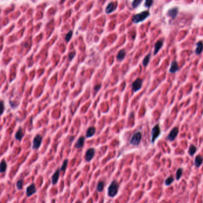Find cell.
<instances>
[{"label": "cell", "instance_id": "obj_27", "mask_svg": "<svg viewBox=\"0 0 203 203\" xmlns=\"http://www.w3.org/2000/svg\"><path fill=\"white\" fill-rule=\"evenodd\" d=\"M182 174H183V169L180 168L179 169H178V170H176V180H179L180 178L182 177Z\"/></svg>", "mask_w": 203, "mask_h": 203}, {"label": "cell", "instance_id": "obj_14", "mask_svg": "<svg viewBox=\"0 0 203 203\" xmlns=\"http://www.w3.org/2000/svg\"><path fill=\"white\" fill-rule=\"evenodd\" d=\"M163 45V40H157L156 43L155 45V49H154V55H156L160 50V49L162 48Z\"/></svg>", "mask_w": 203, "mask_h": 203}, {"label": "cell", "instance_id": "obj_23", "mask_svg": "<svg viewBox=\"0 0 203 203\" xmlns=\"http://www.w3.org/2000/svg\"><path fill=\"white\" fill-rule=\"evenodd\" d=\"M197 151V147L194 145V144H191L188 149L189 155H190L191 156H193L195 154V153H196Z\"/></svg>", "mask_w": 203, "mask_h": 203}, {"label": "cell", "instance_id": "obj_6", "mask_svg": "<svg viewBox=\"0 0 203 203\" xmlns=\"http://www.w3.org/2000/svg\"><path fill=\"white\" fill-rule=\"evenodd\" d=\"M42 142V137L40 135L37 134L33 140L32 148L34 150L38 149L41 146Z\"/></svg>", "mask_w": 203, "mask_h": 203}, {"label": "cell", "instance_id": "obj_26", "mask_svg": "<svg viewBox=\"0 0 203 203\" xmlns=\"http://www.w3.org/2000/svg\"><path fill=\"white\" fill-rule=\"evenodd\" d=\"M174 180H175V179H174V176H169V177L166 178V180H165V185H166V186L170 185L171 184H172L173 182H174Z\"/></svg>", "mask_w": 203, "mask_h": 203}, {"label": "cell", "instance_id": "obj_22", "mask_svg": "<svg viewBox=\"0 0 203 203\" xmlns=\"http://www.w3.org/2000/svg\"><path fill=\"white\" fill-rule=\"evenodd\" d=\"M7 164L5 160H3L0 163V173L3 174L7 170Z\"/></svg>", "mask_w": 203, "mask_h": 203}, {"label": "cell", "instance_id": "obj_16", "mask_svg": "<svg viewBox=\"0 0 203 203\" xmlns=\"http://www.w3.org/2000/svg\"><path fill=\"white\" fill-rule=\"evenodd\" d=\"M203 50V43L201 41H199L196 44V48L195 49V53L196 55H200Z\"/></svg>", "mask_w": 203, "mask_h": 203}, {"label": "cell", "instance_id": "obj_21", "mask_svg": "<svg viewBox=\"0 0 203 203\" xmlns=\"http://www.w3.org/2000/svg\"><path fill=\"white\" fill-rule=\"evenodd\" d=\"M105 185V183L104 181H103V180L99 181L97 184L96 191L98 192H102L103 191V189H104Z\"/></svg>", "mask_w": 203, "mask_h": 203}, {"label": "cell", "instance_id": "obj_33", "mask_svg": "<svg viewBox=\"0 0 203 203\" xmlns=\"http://www.w3.org/2000/svg\"><path fill=\"white\" fill-rule=\"evenodd\" d=\"M76 51H71V52H69V53L68 54V59H69V61H71V60H72L73 58L75 57V56H76Z\"/></svg>", "mask_w": 203, "mask_h": 203}, {"label": "cell", "instance_id": "obj_29", "mask_svg": "<svg viewBox=\"0 0 203 203\" xmlns=\"http://www.w3.org/2000/svg\"><path fill=\"white\" fill-rule=\"evenodd\" d=\"M72 36H73V32L71 31H70L68 32L67 33L66 36H65V41H66L67 42H68L69 41L71 40V37H72Z\"/></svg>", "mask_w": 203, "mask_h": 203}, {"label": "cell", "instance_id": "obj_18", "mask_svg": "<svg viewBox=\"0 0 203 203\" xmlns=\"http://www.w3.org/2000/svg\"><path fill=\"white\" fill-rule=\"evenodd\" d=\"M126 55V52L124 49H121L118 52V53L116 55V59L118 61H122L124 59Z\"/></svg>", "mask_w": 203, "mask_h": 203}, {"label": "cell", "instance_id": "obj_15", "mask_svg": "<svg viewBox=\"0 0 203 203\" xmlns=\"http://www.w3.org/2000/svg\"><path fill=\"white\" fill-rule=\"evenodd\" d=\"M84 142H85V138L84 136H81L80 138L78 139V140L77 141V142L75 144V147L78 148H81L84 146Z\"/></svg>", "mask_w": 203, "mask_h": 203}, {"label": "cell", "instance_id": "obj_20", "mask_svg": "<svg viewBox=\"0 0 203 203\" xmlns=\"http://www.w3.org/2000/svg\"><path fill=\"white\" fill-rule=\"evenodd\" d=\"M23 136H24L22 128L20 127L19 128H18V131H17L16 133V135H15V138H16L17 140H18L19 141H20L22 140Z\"/></svg>", "mask_w": 203, "mask_h": 203}, {"label": "cell", "instance_id": "obj_19", "mask_svg": "<svg viewBox=\"0 0 203 203\" xmlns=\"http://www.w3.org/2000/svg\"><path fill=\"white\" fill-rule=\"evenodd\" d=\"M203 163V158L200 155H197L196 157L195 158V166L197 167V168H199L200 167L201 165Z\"/></svg>", "mask_w": 203, "mask_h": 203}, {"label": "cell", "instance_id": "obj_35", "mask_svg": "<svg viewBox=\"0 0 203 203\" xmlns=\"http://www.w3.org/2000/svg\"><path fill=\"white\" fill-rule=\"evenodd\" d=\"M76 203H82V201H77Z\"/></svg>", "mask_w": 203, "mask_h": 203}, {"label": "cell", "instance_id": "obj_11", "mask_svg": "<svg viewBox=\"0 0 203 203\" xmlns=\"http://www.w3.org/2000/svg\"><path fill=\"white\" fill-rule=\"evenodd\" d=\"M60 169L58 168L56 169V171L54 173V174L52 175L51 179H52V184L53 185H55L56 184H57L59 180V175H60Z\"/></svg>", "mask_w": 203, "mask_h": 203}, {"label": "cell", "instance_id": "obj_8", "mask_svg": "<svg viewBox=\"0 0 203 203\" xmlns=\"http://www.w3.org/2000/svg\"><path fill=\"white\" fill-rule=\"evenodd\" d=\"M95 155V149L93 148H90L86 152L85 160L86 161L89 162L93 159Z\"/></svg>", "mask_w": 203, "mask_h": 203}, {"label": "cell", "instance_id": "obj_24", "mask_svg": "<svg viewBox=\"0 0 203 203\" xmlns=\"http://www.w3.org/2000/svg\"><path fill=\"white\" fill-rule=\"evenodd\" d=\"M150 58H151V54L149 53L148 54H147L144 58L143 60V62H142V64L143 65L144 67H147L148 64V63H149L150 62Z\"/></svg>", "mask_w": 203, "mask_h": 203}, {"label": "cell", "instance_id": "obj_12", "mask_svg": "<svg viewBox=\"0 0 203 203\" xmlns=\"http://www.w3.org/2000/svg\"><path fill=\"white\" fill-rule=\"evenodd\" d=\"M178 70H179V66H178V62L176 61V60H174V61H173L172 62V63H171L169 71L170 73L174 74V73L177 72Z\"/></svg>", "mask_w": 203, "mask_h": 203}, {"label": "cell", "instance_id": "obj_5", "mask_svg": "<svg viewBox=\"0 0 203 203\" xmlns=\"http://www.w3.org/2000/svg\"><path fill=\"white\" fill-rule=\"evenodd\" d=\"M178 133H179V129L178 127H174L172 129V130L169 133L166 139L170 141H174L175 138L177 137Z\"/></svg>", "mask_w": 203, "mask_h": 203}, {"label": "cell", "instance_id": "obj_4", "mask_svg": "<svg viewBox=\"0 0 203 203\" xmlns=\"http://www.w3.org/2000/svg\"><path fill=\"white\" fill-rule=\"evenodd\" d=\"M142 138V134L140 131H137L131 137L129 143L133 146H138Z\"/></svg>", "mask_w": 203, "mask_h": 203}, {"label": "cell", "instance_id": "obj_32", "mask_svg": "<svg viewBox=\"0 0 203 203\" xmlns=\"http://www.w3.org/2000/svg\"><path fill=\"white\" fill-rule=\"evenodd\" d=\"M4 103L3 101H0V116L3 114L4 112Z\"/></svg>", "mask_w": 203, "mask_h": 203}, {"label": "cell", "instance_id": "obj_31", "mask_svg": "<svg viewBox=\"0 0 203 203\" xmlns=\"http://www.w3.org/2000/svg\"><path fill=\"white\" fill-rule=\"evenodd\" d=\"M154 0H145V4L144 5L147 8H150L153 4Z\"/></svg>", "mask_w": 203, "mask_h": 203}, {"label": "cell", "instance_id": "obj_28", "mask_svg": "<svg viewBox=\"0 0 203 203\" xmlns=\"http://www.w3.org/2000/svg\"><path fill=\"white\" fill-rule=\"evenodd\" d=\"M23 180L20 179L18 180L16 183V187L17 188L18 190H21L23 188Z\"/></svg>", "mask_w": 203, "mask_h": 203}, {"label": "cell", "instance_id": "obj_9", "mask_svg": "<svg viewBox=\"0 0 203 203\" xmlns=\"http://www.w3.org/2000/svg\"><path fill=\"white\" fill-rule=\"evenodd\" d=\"M117 3H115V2H110V3H109L108 6L106 7V11H106L107 14H110V13H112L115 11L116 8H117Z\"/></svg>", "mask_w": 203, "mask_h": 203}, {"label": "cell", "instance_id": "obj_2", "mask_svg": "<svg viewBox=\"0 0 203 203\" xmlns=\"http://www.w3.org/2000/svg\"><path fill=\"white\" fill-rule=\"evenodd\" d=\"M150 16V13L148 11H144L138 14L134 15L132 17V21L134 23H138L145 20Z\"/></svg>", "mask_w": 203, "mask_h": 203}, {"label": "cell", "instance_id": "obj_25", "mask_svg": "<svg viewBox=\"0 0 203 203\" xmlns=\"http://www.w3.org/2000/svg\"><path fill=\"white\" fill-rule=\"evenodd\" d=\"M68 163V160L65 159L63 161V165H62L61 168H60V171H61V172H64V173H65V170H66V169L67 168Z\"/></svg>", "mask_w": 203, "mask_h": 203}, {"label": "cell", "instance_id": "obj_34", "mask_svg": "<svg viewBox=\"0 0 203 203\" xmlns=\"http://www.w3.org/2000/svg\"><path fill=\"white\" fill-rule=\"evenodd\" d=\"M101 87V84H97V85H96L95 87H94V90H95V92H98L99 90H100Z\"/></svg>", "mask_w": 203, "mask_h": 203}, {"label": "cell", "instance_id": "obj_3", "mask_svg": "<svg viewBox=\"0 0 203 203\" xmlns=\"http://www.w3.org/2000/svg\"><path fill=\"white\" fill-rule=\"evenodd\" d=\"M161 134V129L159 124H156L155 127H153L151 130V141L152 143H155L156 139L160 136Z\"/></svg>", "mask_w": 203, "mask_h": 203}, {"label": "cell", "instance_id": "obj_30", "mask_svg": "<svg viewBox=\"0 0 203 203\" xmlns=\"http://www.w3.org/2000/svg\"><path fill=\"white\" fill-rule=\"evenodd\" d=\"M143 0H134L132 3V5L134 8H137V7H138L139 5L141 4V3H142Z\"/></svg>", "mask_w": 203, "mask_h": 203}, {"label": "cell", "instance_id": "obj_1", "mask_svg": "<svg viewBox=\"0 0 203 203\" xmlns=\"http://www.w3.org/2000/svg\"><path fill=\"white\" fill-rule=\"evenodd\" d=\"M119 188V184L117 182V180H112L108 188V195L109 197L114 198L117 195Z\"/></svg>", "mask_w": 203, "mask_h": 203}, {"label": "cell", "instance_id": "obj_13", "mask_svg": "<svg viewBox=\"0 0 203 203\" xmlns=\"http://www.w3.org/2000/svg\"><path fill=\"white\" fill-rule=\"evenodd\" d=\"M178 11H179V9H178V7H174V8L168 10L167 14H168V16L172 18V19H174L177 16Z\"/></svg>", "mask_w": 203, "mask_h": 203}, {"label": "cell", "instance_id": "obj_10", "mask_svg": "<svg viewBox=\"0 0 203 203\" xmlns=\"http://www.w3.org/2000/svg\"><path fill=\"white\" fill-rule=\"evenodd\" d=\"M36 188L35 184H32L29 187L26 188V195L28 197L32 196L36 192Z\"/></svg>", "mask_w": 203, "mask_h": 203}, {"label": "cell", "instance_id": "obj_17", "mask_svg": "<svg viewBox=\"0 0 203 203\" xmlns=\"http://www.w3.org/2000/svg\"><path fill=\"white\" fill-rule=\"evenodd\" d=\"M96 133V128L94 127H90L87 129V131H86V135L87 138H90V137H93Z\"/></svg>", "mask_w": 203, "mask_h": 203}, {"label": "cell", "instance_id": "obj_7", "mask_svg": "<svg viewBox=\"0 0 203 203\" xmlns=\"http://www.w3.org/2000/svg\"><path fill=\"white\" fill-rule=\"evenodd\" d=\"M143 80L140 78H138L135 80L132 84V89L134 92H137L141 89Z\"/></svg>", "mask_w": 203, "mask_h": 203}]
</instances>
